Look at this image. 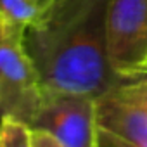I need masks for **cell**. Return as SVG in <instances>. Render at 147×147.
Wrapping results in <instances>:
<instances>
[{
  "label": "cell",
  "instance_id": "1",
  "mask_svg": "<svg viewBox=\"0 0 147 147\" xmlns=\"http://www.w3.org/2000/svg\"><path fill=\"white\" fill-rule=\"evenodd\" d=\"M109 0H52L26 30L24 49L42 88L97 99L118 80L107 59Z\"/></svg>",
  "mask_w": 147,
  "mask_h": 147
},
{
  "label": "cell",
  "instance_id": "2",
  "mask_svg": "<svg viewBox=\"0 0 147 147\" xmlns=\"http://www.w3.org/2000/svg\"><path fill=\"white\" fill-rule=\"evenodd\" d=\"M28 126L52 135L64 147H95V99L42 88Z\"/></svg>",
  "mask_w": 147,
  "mask_h": 147
},
{
  "label": "cell",
  "instance_id": "3",
  "mask_svg": "<svg viewBox=\"0 0 147 147\" xmlns=\"http://www.w3.org/2000/svg\"><path fill=\"white\" fill-rule=\"evenodd\" d=\"M106 36L116 75L140 71L147 64V0H109Z\"/></svg>",
  "mask_w": 147,
  "mask_h": 147
},
{
  "label": "cell",
  "instance_id": "4",
  "mask_svg": "<svg viewBox=\"0 0 147 147\" xmlns=\"http://www.w3.org/2000/svg\"><path fill=\"white\" fill-rule=\"evenodd\" d=\"M42 97L40 76L23 38L0 36V118L30 123Z\"/></svg>",
  "mask_w": 147,
  "mask_h": 147
},
{
  "label": "cell",
  "instance_id": "5",
  "mask_svg": "<svg viewBox=\"0 0 147 147\" xmlns=\"http://www.w3.org/2000/svg\"><path fill=\"white\" fill-rule=\"evenodd\" d=\"M95 147H147V107L116 85L95 99Z\"/></svg>",
  "mask_w": 147,
  "mask_h": 147
},
{
  "label": "cell",
  "instance_id": "6",
  "mask_svg": "<svg viewBox=\"0 0 147 147\" xmlns=\"http://www.w3.org/2000/svg\"><path fill=\"white\" fill-rule=\"evenodd\" d=\"M52 0H0V36L23 38Z\"/></svg>",
  "mask_w": 147,
  "mask_h": 147
},
{
  "label": "cell",
  "instance_id": "7",
  "mask_svg": "<svg viewBox=\"0 0 147 147\" xmlns=\"http://www.w3.org/2000/svg\"><path fill=\"white\" fill-rule=\"evenodd\" d=\"M33 130L23 121L2 116L0 118V147H33Z\"/></svg>",
  "mask_w": 147,
  "mask_h": 147
},
{
  "label": "cell",
  "instance_id": "8",
  "mask_svg": "<svg viewBox=\"0 0 147 147\" xmlns=\"http://www.w3.org/2000/svg\"><path fill=\"white\" fill-rule=\"evenodd\" d=\"M114 85L147 107V71H133L128 75H119Z\"/></svg>",
  "mask_w": 147,
  "mask_h": 147
},
{
  "label": "cell",
  "instance_id": "9",
  "mask_svg": "<svg viewBox=\"0 0 147 147\" xmlns=\"http://www.w3.org/2000/svg\"><path fill=\"white\" fill-rule=\"evenodd\" d=\"M31 140H33V147H64L52 135H49L45 131H40V130H33Z\"/></svg>",
  "mask_w": 147,
  "mask_h": 147
}]
</instances>
